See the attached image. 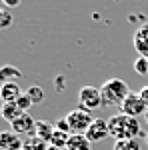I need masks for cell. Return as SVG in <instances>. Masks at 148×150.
Masks as SVG:
<instances>
[{"label": "cell", "mask_w": 148, "mask_h": 150, "mask_svg": "<svg viewBox=\"0 0 148 150\" xmlns=\"http://www.w3.org/2000/svg\"><path fill=\"white\" fill-rule=\"evenodd\" d=\"M108 130L110 136L116 140H132L140 136V120L138 118H130L126 114H114L108 118Z\"/></svg>", "instance_id": "6da1fadb"}, {"label": "cell", "mask_w": 148, "mask_h": 150, "mask_svg": "<svg viewBox=\"0 0 148 150\" xmlns=\"http://www.w3.org/2000/svg\"><path fill=\"white\" fill-rule=\"evenodd\" d=\"M130 92H132V90L128 88V84H126L122 78H108V80L100 86V94H102V104L104 106H118V108H120V104L124 102V98Z\"/></svg>", "instance_id": "7a4b0ae2"}, {"label": "cell", "mask_w": 148, "mask_h": 150, "mask_svg": "<svg viewBox=\"0 0 148 150\" xmlns=\"http://www.w3.org/2000/svg\"><path fill=\"white\" fill-rule=\"evenodd\" d=\"M100 106H104L100 88H96V86H82L78 90V108L92 114V110H98Z\"/></svg>", "instance_id": "3957f363"}, {"label": "cell", "mask_w": 148, "mask_h": 150, "mask_svg": "<svg viewBox=\"0 0 148 150\" xmlns=\"http://www.w3.org/2000/svg\"><path fill=\"white\" fill-rule=\"evenodd\" d=\"M66 120H68V124H70V132L72 134H86L88 128L92 126V122H94L92 114L86 112V110H82V108L70 110L68 114H66Z\"/></svg>", "instance_id": "277c9868"}, {"label": "cell", "mask_w": 148, "mask_h": 150, "mask_svg": "<svg viewBox=\"0 0 148 150\" xmlns=\"http://www.w3.org/2000/svg\"><path fill=\"white\" fill-rule=\"evenodd\" d=\"M146 110H148V106L140 98V92H130L124 98V102L120 104V114H126V116H130V118L144 116Z\"/></svg>", "instance_id": "5b68a950"}, {"label": "cell", "mask_w": 148, "mask_h": 150, "mask_svg": "<svg viewBox=\"0 0 148 150\" xmlns=\"http://www.w3.org/2000/svg\"><path fill=\"white\" fill-rule=\"evenodd\" d=\"M12 132L22 136V134H28V136H34L36 132V120L30 116V112L22 114L16 122H12Z\"/></svg>", "instance_id": "8992f818"}, {"label": "cell", "mask_w": 148, "mask_h": 150, "mask_svg": "<svg viewBox=\"0 0 148 150\" xmlns=\"http://www.w3.org/2000/svg\"><path fill=\"white\" fill-rule=\"evenodd\" d=\"M108 134H110V130H108V120L94 118L92 126L88 128V132H86V138L90 140V142H102Z\"/></svg>", "instance_id": "52a82bcc"}, {"label": "cell", "mask_w": 148, "mask_h": 150, "mask_svg": "<svg viewBox=\"0 0 148 150\" xmlns=\"http://www.w3.org/2000/svg\"><path fill=\"white\" fill-rule=\"evenodd\" d=\"M24 140H20L18 134L12 130H2L0 132V150H22Z\"/></svg>", "instance_id": "ba28073f"}, {"label": "cell", "mask_w": 148, "mask_h": 150, "mask_svg": "<svg viewBox=\"0 0 148 150\" xmlns=\"http://www.w3.org/2000/svg\"><path fill=\"white\" fill-rule=\"evenodd\" d=\"M134 48L140 56L148 58V22L138 26V30L134 32Z\"/></svg>", "instance_id": "9c48e42d"}, {"label": "cell", "mask_w": 148, "mask_h": 150, "mask_svg": "<svg viewBox=\"0 0 148 150\" xmlns=\"http://www.w3.org/2000/svg\"><path fill=\"white\" fill-rule=\"evenodd\" d=\"M22 94H24L22 88H20L16 82H6V84H2V86H0V100H2V104L16 102Z\"/></svg>", "instance_id": "30bf717a"}, {"label": "cell", "mask_w": 148, "mask_h": 150, "mask_svg": "<svg viewBox=\"0 0 148 150\" xmlns=\"http://www.w3.org/2000/svg\"><path fill=\"white\" fill-rule=\"evenodd\" d=\"M22 114H26V112H22V110L18 108V104H16V102H6V104L0 106V116H2L6 122H10V124H12V122H16Z\"/></svg>", "instance_id": "8fae6325"}, {"label": "cell", "mask_w": 148, "mask_h": 150, "mask_svg": "<svg viewBox=\"0 0 148 150\" xmlns=\"http://www.w3.org/2000/svg\"><path fill=\"white\" fill-rule=\"evenodd\" d=\"M56 132V126H54V122H50V120H36V132L34 136H38L40 140H44V142H50L52 138V134Z\"/></svg>", "instance_id": "7c38bea8"}, {"label": "cell", "mask_w": 148, "mask_h": 150, "mask_svg": "<svg viewBox=\"0 0 148 150\" xmlns=\"http://www.w3.org/2000/svg\"><path fill=\"white\" fill-rule=\"evenodd\" d=\"M22 78V72L20 68H16V66H12V64H4L2 68H0V86L2 84H6V82H16Z\"/></svg>", "instance_id": "4fadbf2b"}, {"label": "cell", "mask_w": 148, "mask_h": 150, "mask_svg": "<svg viewBox=\"0 0 148 150\" xmlns=\"http://www.w3.org/2000/svg\"><path fill=\"white\" fill-rule=\"evenodd\" d=\"M66 150H90V140L86 138V134H70Z\"/></svg>", "instance_id": "5bb4252c"}, {"label": "cell", "mask_w": 148, "mask_h": 150, "mask_svg": "<svg viewBox=\"0 0 148 150\" xmlns=\"http://www.w3.org/2000/svg\"><path fill=\"white\" fill-rule=\"evenodd\" d=\"M22 150H48V142L40 140L38 136H30L28 140H24Z\"/></svg>", "instance_id": "9a60e30c"}, {"label": "cell", "mask_w": 148, "mask_h": 150, "mask_svg": "<svg viewBox=\"0 0 148 150\" xmlns=\"http://www.w3.org/2000/svg\"><path fill=\"white\" fill-rule=\"evenodd\" d=\"M114 150H142L140 140L132 138V140H116L114 142Z\"/></svg>", "instance_id": "2e32d148"}, {"label": "cell", "mask_w": 148, "mask_h": 150, "mask_svg": "<svg viewBox=\"0 0 148 150\" xmlns=\"http://www.w3.org/2000/svg\"><path fill=\"white\" fill-rule=\"evenodd\" d=\"M14 24V14L8 8H0V30H8Z\"/></svg>", "instance_id": "e0dca14e"}, {"label": "cell", "mask_w": 148, "mask_h": 150, "mask_svg": "<svg viewBox=\"0 0 148 150\" xmlns=\"http://www.w3.org/2000/svg\"><path fill=\"white\" fill-rule=\"evenodd\" d=\"M70 140V134H64V132H54L52 134V138H50V142L48 144H52V146H58V148H64L66 150V144H68Z\"/></svg>", "instance_id": "ac0fdd59"}, {"label": "cell", "mask_w": 148, "mask_h": 150, "mask_svg": "<svg viewBox=\"0 0 148 150\" xmlns=\"http://www.w3.org/2000/svg\"><path fill=\"white\" fill-rule=\"evenodd\" d=\"M26 94L30 96L32 104H40V102H44V90H42L40 86H30V88L26 90Z\"/></svg>", "instance_id": "d6986e66"}, {"label": "cell", "mask_w": 148, "mask_h": 150, "mask_svg": "<svg viewBox=\"0 0 148 150\" xmlns=\"http://www.w3.org/2000/svg\"><path fill=\"white\" fill-rule=\"evenodd\" d=\"M134 72L140 74V76H148V58L138 56L134 60Z\"/></svg>", "instance_id": "ffe728a7"}, {"label": "cell", "mask_w": 148, "mask_h": 150, "mask_svg": "<svg viewBox=\"0 0 148 150\" xmlns=\"http://www.w3.org/2000/svg\"><path fill=\"white\" fill-rule=\"evenodd\" d=\"M16 104H18V108H20L22 112H28V110H30V106H32V100H30V96H28V94L24 92L22 96L16 100Z\"/></svg>", "instance_id": "44dd1931"}, {"label": "cell", "mask_w": 148, "mask_h": 150, "mask_svg": "<svg viewBox=\"0 0 148 150\" xmlns=\"http://www.w3.org/2000/svg\"><path fill=\"white\" fill-rule=\"evenodd\" d=\"M54 126H56L58 132H64V134H72V132H70V124H68V120H66V116H64V118H58L56 122H54Z\"/></svg>", "instance_id": "7402d4cb"}, {"label": "cell", "mask_w": 148, "mask_h": 150, "mask_svg": "<svg viewBox=\"0 0 148 150\" xmlns=\"http://www.w3.org/2000/svg\"><path fill=\"white\" fill-rule=\"evenodd\" d=\"M4 2V6L10 10V8H16V6H20V0H2Z\"/></svg>", "instance_id": "603a6c76"}, {"label": "cell", "mask_w": 148, "mask_h": 150, "mask_svg": "<svg viewBox=\"0 0 148 150\" xmlns=\"http://www.w3.org/2000/svg\"><path fill=\"white\" fill-rule=\"evenodd\" d=\"M138 92H140V98L144 100V104L148 106V86H144V88H140Z\"/></svg>", "instance_id": "cb8c5ba5"}, {"label": "cell", "mask_w": 148, "mask_h": 150, "mask_svg": "<svg viewBox=\"0 0 148 150\" xmlns=\"http://www.w3.org/2000/svg\"><path fill=\"white\" fill-rule=\"evenodd\" d=\"M54 84H56V88H64L66 86V78L64 76H58L56 80H54Z\"/></svg>", "instance_id": "d4e9b609"}, {"label": "cell", "mask_w": 148, "mask_h": 150, "mask_svg": "<svg viewBox=\"0 0 148 150\" xmlns=\"http://www.w3.org/2000/svg\"><path fill=\"white\" fill-rule=\"evenodd\" d=\"M48 150H64V148H58V146H52V144H48Z\"/></svg>", "instance_id": "484cf974"}, {"label": "cell", "mask_w": 148, "mask_h": 150, "mask_svg": "<svg viewBox=\"0 0 148 150\" xmlns=\"http://www.w3.org/2000/svg\"><path fill=\"white\" fill-rule=\"evenodd\" d=\"M144 122L148 124V110H146V114H144Z\"/></svg>", "instance_id": "4316f807"}, {"label": "cell", "mask_w": 148, "mask_h": 150, "mask_svg": "<svg viewBox=\"0 0 148 150\" xmlns=\"http://www.w3.org/2000/svg\"><path fill=\"white\" fill-rule=\"evenodd\" d=\"M146 144H148V134H146Z\"/></svg>", "instance_id": "83f0119b"}]
</instances>
